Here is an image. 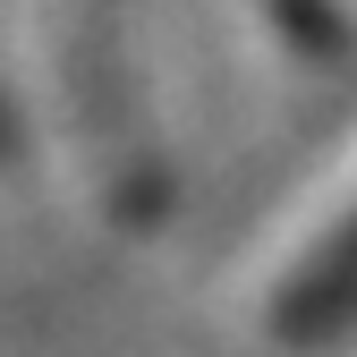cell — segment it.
<instances>
[{
  "mask_svg": "<svg viewBox=\"0 0 357 357\" xmlns=\"http://www.w3.org/2000/svg\"><path fill=\"white\" fill-rule=\"evenodd\" d=\"M357 306V145L306 188L247 264V324L264 340H315Z\"/></svg>",
  "mask_w": 357,
  "mask_h": 357,
  "instance_id": "obj_2",
  "label": "cell"
},
{
  "mask_svg": "<svg viewBox=\"0 0 357 357\" xmlns=\"http://www.w3.org/2000/svg\"><path fill=\"white\" fill-rule=\"evenodd\" d=\"M17 60L43 153L60 162L77 204L111 230H145L162 213V170L128 94L119 0H17Z\"/></svg>",
  "mask_w": 357,
  "mask_h": 357,
  "instance_id": "obj_1",
  "label": "cell"
}]
</instances>
